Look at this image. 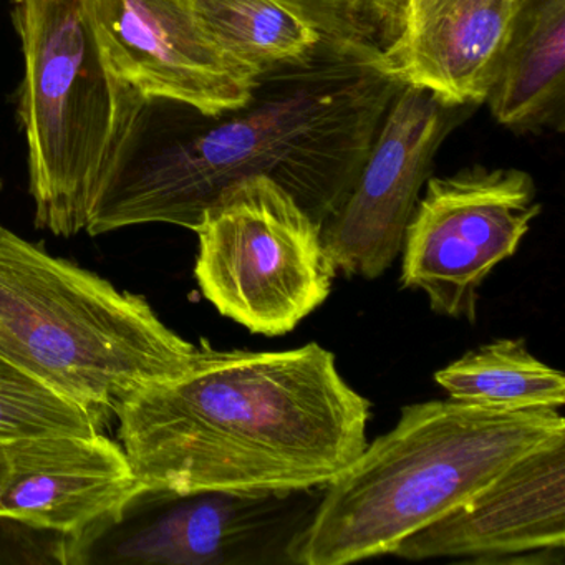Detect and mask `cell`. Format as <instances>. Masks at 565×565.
<instances>
[{"instance_id":"11","label":"cell","mask_w":565,"mask_h":565,"mask_svg":"<svg viewBox=\"0 0 565 565\" xmlns=\"http://www.w3.org/2000/svg\"><path fill=\"white\" fill-rule=\"evenodd\" d=\"M565 433L542 443L484 489L406 539L405 561L564 564Z\"/></svg>"},{"instance_id":"6","label":"cell","mask_w":565,"mask_h":565,"mask_svg":"<svg viewBox=\"0 0 565 565\" xmlns=\"http://www.w3.org/2000/svg\"><path fill=\"white\" fill-rule=\"evenodd\" d=\"M194 233V277L204 299L257 335L292 332L326 303L339 276L322 224L266 177L224 191Z\"/></svg>"},{"instance_id":"13","label":"cell","mask_w":565,"mask_h":565,"mask_svg":"<svg viewBox=\"0 0 565 565\" xmlns=\"http://www.w3.org/2000/svg\"><path fill=\"white\" fill-rule=\"evenodd\" d=\"M521 0H406L402 25L382 52L399 84L456 107L484 104Z\"/></svg>"},{"instance_id":"14","label":"cell","mask_w":565,"mask_h":565,"mask_svg":"<svg viewBox=\"0 0 565 565\" xmlns=\"http://www.w3.org/2000/svg\"><path fill=\"white\" fill-rule=\"evenodd\" d=\"M484 104L518 134L564 131L565 0H521Z\"/></svg>"},{"instance_id":"20","label":"cell","mask_w":565,"mask_h":565,"mask_svg":"<svg viewBox=\"0 0 565 565\" xmlns=\"http://www.w3.org/2000/svg\"><path fill=\"white\" fill-rule=\"evenodd\" d=\"M0 190H2V181H0Z\"/></svg>"},{"instance_id":"4","label":"cell","mask_w":565,"mask_h":565,"mask_svg":"<svg viewBox=\"0 0 565 565\" xmlns=\"http://www.w3.org/2000/svg\"><path fill=\"white\" fill-rule=\"evenodd\" d=\"M194 343L137 294L0 223V355L100 413L188 369Z\"/></svg>"},{"instance_id":"17","label":"cell","mask_w":565,"mask_h":565,"mask_svg":"<svg viewBox=\"0 0 565 565\" xmlns=\"http://www.w3.org/2000/svg\"><path fill=\"white\" fill-rule=\"evenodd\" d=\"M104 416L0 355V445L41 436L95 435L102 431Z\"/></svg>"},{"instance_id":"15","label":"cell","mask_w":565,"mask_h":565,"mask_svg":"<svg viewBox=\"0 0 565 565\" xmlns=\"http://www.w3.org/2000/svg\"><path fill=\"white\" fill-rule=\"evenodd\" d=\"M449 398L504 412L557 409L565 376L529 352L524 339H499L469 350L435 373Z\"/></svg>"},{"instance_id":"18","label":"cell","mask_w":565,"mask_h":565,"mask_svg":"<svg viewBox=\"0 0 565 565\" xmlns=\"http://www.w3.org/2000/svg\"><path fill=\"white\" fill-rule=\"evenodd\" d=\"M309 22L322 39L372 54L392 44L406 0H277Z\"/></svg>"},{"instance_id":"16","label":"cell","mask_w":565,"mask_h":565,"mask_svg":"<svg viewBox=\"0 0 565 565\" xmlns=\"http://www.w3.org/2000/svg\"><path fill=\"white\" fill-rule=\"evenodd\" d=\"M198 18L217 47L259 77L302 61L322 35L277 0H193Z\"/></svg>"},{"instance_id":"8","label":"cell","mask_w":565,"mask_h":565,"mask_svg":"<svg viewBox=\"0 0 565 565\" xmlns=\"http://www.w3.org/2000/svg\"><path fill=\"white\" fill-rule=\"evenodd\" d=\"M425 188L406 227L399 284L422 290L438 316L475 323L482 282L541 214L537 188L525 171L484 167L429 178Z\"/></svg>"},{"instance_id":"2","label":"cell","mask_w":565,"mask_h":565,"mask_svg":"<svg viewBox=\"0 0 565 565\" xmlns=\"http://www.w3.org/2000/svg\"><path fill=\"white\" fill-rule=\"evenodd\" d=\"M138 481L173 491L327 486L369 445L372 403L330 350H217L114 413Z\"/></svg>"},{"instance_id":"7","label":"cell","mask_w":565,"mask_h":565,"mask_svg":"<svg viewBox=\"0 0 565 565\" xmlns=\"http://www.w3.org/2000/svg\"><path fill=\"white\" fill-rule=\"evenodd\" d=\"M323 491L141 484L75 535L68 565H297Z\"/></svg>"},{"instance_id":"1","label":"cell","mask_w":565,"mask_h":565,"mask_svg":"<svg viewBox=\"0 0 565 565\" xmlns=\"http://www.w3.org/2000/svg\"><path fill=\"white\" fill-rule=\"evenodd\" d=\"M402 85L380 55L322 39L302 61L260 74L234 110L145 100L102 180L87 233L141 224L196 231L221 194L250 177L276 181L323 224Z\"/></svg>"},{"instance_id":"3","label":"cell","mask_w":565,"mask_h":565,"mask_svg":"<svg viewBox=\"0 0 565 565\" xmlns=\"http://www.w3.org/2000/svg\"><path fill=\"white\" fill-rule=\"evenodd\" d=\"M557 409L504 412L456 399L403 406L398 422L326 486L297 565H347L402 542L564 435Z\"/></svg>"},{"instance_id":"5","label":"cell","mask_w":565,"mask_h":565,"mask_svg":"<svg viewBox=\"0 0 565 565\" xmlns=\"http://www.w3.org/2000/svg\"><path fill=\"white\" fill-rule=\"evenodd\" d=\"M12 2L24 52L18 117L35 226L77 236L145 98L111 72L87 0Z\"/></svg>"},{"instance_id":"19","label":"cell","mask_w":565,"mask_h":565,"mask_svg":"<svg viewBox=\"0 0 565 565\" xmlns=\"http://www.w3.org/2000/svg\"><path fill=\"white\" fill-rule=\"evenodd\" d=\"M74 535L0 514V564H71Z\"/></svg>"},{"instance_id":"9","label":"cell","mask_w":565,"mask_h":565,"mask_svg":"<svg viewBox=\"0 0 565 565\" xmlns=\"http://www.w3.org/2000/svg\"><path fill=\"white\" fill-rule=\"evenodd\" d=\"M466 108L412 85L396 92L352 188L322 224L337 274L379 279L398 259L436 153Z\"/></svg>"},{"instance_id":"10","label":"cell","mask_w":565,"mask_h":565,"mask_svg":"<svg viewBox=\"0 0 565 565\" xmlns=\"http://www.w3.org/2000/svg\"><path fill=\"white\" fill-rule=\"evenodd\" d=\"M111 72L145 100L178 102L204 115L246 104L257 75L231 61L193 0H87Z\"/></svg>"},{"instance_id":"12","label":"cell","mask_w":565,"mask_h":565,"mask_svg":"<svg viewBox=\"0 0 565 565\" xmlns=\"http://www.w3.org/2000/svg\"><path fill=\"white\" fill-rule=\"evenodd\" d=\"M140 486L120 443L102 431L0 445V514L74 537Z\"/></svg>"}]
</instances>
